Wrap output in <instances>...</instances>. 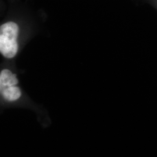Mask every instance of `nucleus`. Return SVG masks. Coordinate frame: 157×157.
Segmentation results:
<instances>
[{
	"instance_id": "obj_1",
	"label": "nucleus",
	"mask_w": 157,
	"mask_h": 157,
	"mask_svg": "<svg viewBox=\"0 0 157 157\" xmlns=\"http://www.w3.org/2000/svg\"><path fill=\"white\" fill-rule=\"evenodd\" d=\"M19 29L16 23H5L0 28V51L6 58H12L18 51L17 39Z\"/></svg>"
},
{
	"instance_id": "obj_2",
	"label": "nucleus",
	"mask_w": 157,
	"mask_h": 157,
	"mask_svg": "<svg viewBox=\"0 0 157 157\" xmlns=\"http://www.w3.org/2000/svg\"><path fill=\"white\" fill-rule=\"evenodd\" d=\"M1 95L4 100L13 102L18 100L22 96V91L17 84L0 87Z\"/></svg>"
}]
</instances>
